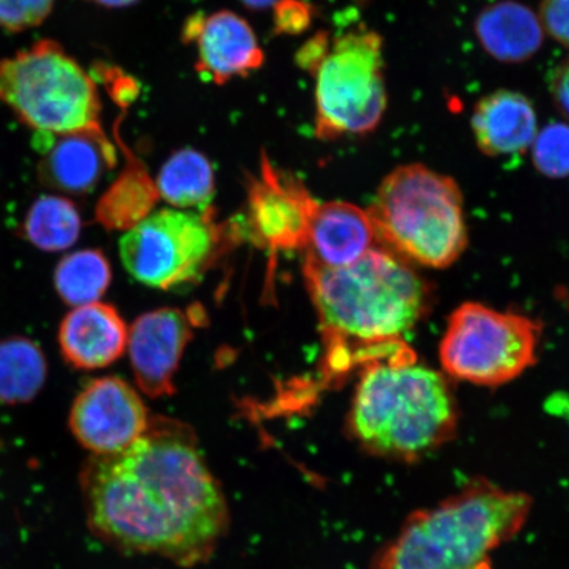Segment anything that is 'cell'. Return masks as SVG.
Listing matches in <instances>:
<instances>
[{
	"label": "cell",
	"instance_id": "6da1fadb",
	"mask_svg": "<svg viewBox=\"0 0 569 569\" xmlns=\"http://www.w3.org/2000/svg\"><path fill=\"white\" fill-rule=\"evenodd\" d=\"M81 488L91 531L126 552L194 566L210 557L229 526L224 495L194 432L173 419L151 418L123 452L92 455Z\"/></svg>",
	"mask_w": 569,
	"mask_h": 569
},
{
	"label": "cell",
	"instance_id": "7a4b0ae2",
	"mask_svg": "<svg viewBox=\"0 0 569 569\" xmlns=\"http://www.w3.org/2000/svg\"><path fill=\"white\" fill-rule=\"evenodd\" d=\"M303 274L322 333L326 383L411 352L403 338L429 311L431 290L408 262L372 248L347 267L305 264Z\"/></svg>",
	"mask_w": 569,
	"mask_h": 569
},
{
	"label": "cell",
	"instance_id": "3957f363",
	"mask_svg": "<svg viewBox=\"0 0 569 569\" xmlns=\"http://www.w3.org/2000/svg\"><path fill=\"white\" fill-rule=\"evenodd\" d=\"M347 426L366 452L416 462L457 436L458 402L446 377L409 352L362 368Z\"/></svg>",
	"mask_w": 569,
	"mask_h": 569
},
{
	"label": "cell",
	"instance_id": "277c9868",
	"mask_svg": "<svg viewBox=\"0 0 569 569\" xmlns=\"http://www.w3.org/2000/svg\"><path fill=\"white\" fill-rule=\"evenodd\" d=\"M531 509L529 495L475 479L436 507L415 511L371 569H492L493 552L517 537Z\"/></svg>",
	"mask_w": 569,
	"mask_h": 569
},
{
	"label": "cell",
	"instance_id": "5b68a950",
	"mask_svg": "<svg viewBox=\"0 0 569 569\" xmlns=\"http://www.w3.org/2000/svg\"><path fill=\"white\" fill-rule=\"evenodd\" d=\"M462 203L452 177L416 162L383 178L368 213L382 249L408 264L443 269L468 244Z\"/></svg>",
	"mask_w": 569,
	"mask_h": 569
},
{
	"label": "cell",
	"instance_id": "8992f818",
	"mask_svg": "<svg viewBox=\"0 0 569 569\" xmlns=\"http://www.w3.org/2000/svg\"><path fill=\"white\" fill-rule=\"evenodd\" d=\"M0 101L38 132L99 130L101 99L96 82L52 40L0 60Z\"/></svg>",
	"mask_w": 569,
	"mask_h": 569
},
{
	"label": "cell",
	"instance_id": "52a82bcc",
	"mask_svg": "<svg viewBox=\"0 0 569 569\" xmlns=\"http://www.w3.org/2000/svg\"><path fill=\"white\" fill-rule=\"evenodd\" d=\"M316 77V133L332 140L367 134L388 109L386 61L380 33L366 27L330 38L308 69Z\"/></svg>",
	"mask_w": 569,
	"mask_h": 569
},
{
	"label": "cell",
	"instance_id": "ba28073f",
	"mask_svg": "<svg viewBox=\"0 0 569 569\" xmlns=\"http://www.w3.org/2000/svg\"><path fill=\"white\" fill-rule=\"evenodd\" d=\"M540 333L537 320L467 302L448 319L440 362L452 379L500 387L536 365Z\"/></svg>",
	"mask_w": 569,
	"mask_h": 569
},
{
	"label": "cell",
	"instance_id": "9c48e42d",
	"mask_svg": "<svg viewBox=\"0 0 569 569\" xmlns=\"http://www.w3.org/2000/svg\"><path fill=\"white\" fill-rule=\"evenodd\" d=\"M223 229L212 213L161 210L120 240V258L134 280L156 289L196 282L222 247Z\"/></svg>",
	"mask_w": 569,
	"mask_h": 569
},
{
	"label": "cell",
	"instance_id": "30bf717a",
	"mask_svg": "<svg viewBox=\"0 0 569 569\" xmlns=\"http://www.w3.org/2000/svg\"><path fill=\"white\" fill-rule=\"evenodd\" d=\"M318 204L297 178L262 154L260 174L249 184L246 232L270 253L302 251Z\"/></svg>",
	"mask_w": 569,
	"mask_h": 569
},
{
	"label": "cell",
	"instance_id": "8fae6325",
	"mask_svg": "<svg viewBox=\"0 0 569 569\" xmlns=\"http://www.w3.org/2000/svg\"><path fill=\"white\" fill-rule=\"evenodd\" d=\"M151 417L138 391L119 377H102L77 396L69 427L77 442L94 457L128 450L144 436Z\"/></svg>",
	"mask_w": 569,
	"mask_h": 569
},
{
	"label": "cell",
	"instance_id": "7c38bea8",
	"mask_svg": "<svg viewBox=\"0 0 569 569\" xmlns=\"http://www.w3.org/2000/svg\"><path fill=\"white\" fill-rule=\"evenodd\" d=\"M201 311L163 308L147 312L128 330V351L139 388L152 398L173 395L182 355L201 323Z\"/></svg>",
	"mask_w": 569,
	"mask_h": 569
},
{
	"label": "cell",
	"instance_id": "4fadbf2b",
	"mask_svg": "<svg viewBox=\"0 0 569 569\" xmlns=\"http://www.w3.org/2000/svg\"><path fill=\"white\" fill-rule=\"evenodd\" d=\"M183 41L198 49L196 69L206 81L224 84L244 77L264 63V52L243 18L230 11L210 17H191L183 28Z\"/></svg>",
	"mask_w": 569,
	"mask_h": 569
},
{
	"label": "cell",
	"instance_id": "5bb4252c",
	"mask_svg": "<svg viewBox=\"0 0 569 569\" xmlns=\"http://www.w3.org/2000/svg\"><path fill=\"white\" fill-rule=\"evenodd\" d=\"M41 153L39 173L49 188L70 194L89 193L107 170L117 166L116 147L102 128L71 133H36Z\"/></svg>",
	"mask_w": 569,
	"mask_h": 569
},
{
	"label": "cell",
	"instance_id": "9a60e30c",
	"mask_svg": "<svg viewBox=\"0 0 569 569\" xmlns=\"http://www.w3.org/2000/svg\"><path fill=\"white\" fill-rule=\"evenodd\" d=\"M376 243V233L368 211L348 202L318 204L311 219L305 264L318 268H341L358 261Z\"/></svg>",
	"mask_w": 569,
	"mask_h": 569
},
{
	"label": "cell",
	"instance_id": "2e32d148",
	"mask_svg": "<svg viewBox=\"0 0 569 569\" xmlns=\"http://www.w3.org/2000/svg\"><path fill=\"white\" fill-rule=\"evenodd\" d=\"M59 343L71 367L94 371L124 353L128 329L116 308L98 301L69 312L60 326Z\"/></svg>",
	"mask_w": 569,
	"mask_h": 569
},
{
	"label": "cell",
	"instance_id": "e0dca14e",
	"mask_svg": "<svg viewBox=\"0 0 569 569\" xmlns=\"http://www.w3.org/2000/svg\"><path fill=\"white\" fill-rule=\"evenodd\" d=\"M471 128L483 154L508 158L530 149L538 133L537 112L522 92L500 89L475 104Z\"/></svg>",
	"mask_w": 569,
	"mask_h": 569
},
{
	"label": "cell",
	"instance_id": "ac0fdd59",
	"mask_svg": "<svg viewBox=\"0 0 569 569\" xmlns=\"http://www.w3.org/2000/svg\"><path fill=\"white\" fill-rule=\"evenodd\" d=\"M473 32L493 60L518 66L537 56L545 42L538 13L517 0H498L476 16Z\"/></svg>",
	"mask_w": 569,
	"mask_h": 569
},
{
	"label": "cell",
	"instance_id": "d6986e66",
	"mask_svg": "<svg viewBox=\"0 0 569 569\" xmlns=\"http://www.w3.org/2000/svg\"><path fill=\"white\" fill-rule=\"evenodd\" d=\"M116 138L126 156V168L99 199L96 217L104 229L127 232L151 216L160 194L142 162L124 144L119 133Z\"/></svg>",
	"mask_w": 569,
	"mask_h": 569
},
{
	"label": "cell",
	"instance_id": "ffe728a7",
	"mask_svg": "<svg viewBox=\"0 0 569 569\" xmlns=\"http://www.w3.org/2000/svg\"><path fill=\"white\" fill-rule=\"evenodd\" d=\"M156 187L174 208L206 209L216 191V177L204 154L184 148L163 163Z\"/></svg>",
	"mask_w": 569,
	"mask_h": 569
},
{
	"label": "cell",
	"instance_id": "44dd1931",
	"mask_svg": "<svg viewBox=\"0 0 569 569\" xmlns=\"http://www.w3.org/2000/svg\"><path fill=\"white\" fill-rule=\"evenodd\" d=\"M47 359L27 338L0 341V402L19 405L33 400L44 387Z\"/></svg>",
	"mask_w": 569,
	"mask_h": 569
},
{
	"label": "cell",
	"instance_id": "7402d4cb",
	"mask_svg": "<svg viewBox=\"0 0 569 569\" xmlns=\"http://www.w3.org/2000/svg\"><path fill=\"white\" fill-rule=\"evenodd\" d=\"M111 267L106 256L97 249H83L67 254L54 270V289L67 305L94 303L109 289Z\"/></svg>",
	"mask_w": 569,
	"mask_h": 569
},
{
	"label": "cell",
	"instance_id": "603a6c76",
	"mask_svg": "<svg viewBox=\"0 0 569 569\" xmlns=\"http://www.w3.org/2000/svg\"><path fill=\"white\" fill-rule=\"evenodd\" d=\"M82 220L76 204L60 196H42L24 220V234L44 252H62L76 243Z\"/></svg>",
	"mask_w": 569,
	"mask_h": 569
},
{
	"label": "cell",
	"instance_id": "cb8c5ba5",
	"mask_svg": "<svg viewBox=\"0 0 569 569\" xmlns=\"http://www.w3.org/2000/svg\"><path fill=\"white\" fill-rule=\"evenodd\" d=\"M530 149L539 173L553 180L569 177V123L555 122L538 130Z\"/></svg>",
	"mask_w": 569,
	"mask_h": 569
},
{
	"label": "cell",
	"instance_id": "d4e9b609",
	"mask_svg": "<svg viewBox=\"0 0 569 569\" xmlns=\"http://www.w3.org/2000/svg\"><path fill=\"white\" fill-rule=\"evenodd\" d=\"M54 0H0V27L20 32L39 26L53 9Z\"/></svg>",
	"mask_w": 569,
	"mask_h": 569
},
{
	"label": "cell",
	"instance_id": "484cf974",
	"mask_svg": "<svg viewBox=\"0 0 569 569\" xmlns=\"http://www.w3.org/2000/svg\"><path fill=\"white\" fill-rule=\"evenodd\" d=\"M538 17L545 33L569 48V0H542Z\"/></svg>",
	"mask_w": 569,
	"mask_h": 569
},
{
	"label": "cell",
	"instance_id": "4316f807",
	"mask_svg": "<svg viewBox=\"0 0 569 569\" xmlns=\"http://www.w3.org/2000/svg\"><path fill=\"white\" fill-rule=\"evenodd\" d=\"M274 21L277 32L300 33L311 23V9L301 0H279Z\"/></svg>",
	"mask_w": 569,
	"mask_h": 569
},
{
	"label": "cell",
	"instance_id": "83f0119b",
	"mask_svg": "<svg viewBox=\"0 0 569 569\" xmlns=\"http://www.w3.org/2000/svg\"><path fill=\"white\" fill-rule=\"evenodd\" d=\"M549 90L555 107L569 123V56L551 71Z\"/></svg>",
	"mask_w": 569,
	"mask_h": 569
},
{
	"label": "cell",
	"instance_id": "f1b7e54d",
	"mask_svg": "<svg viewBox=\"0 0 569 569\" xmlns=\"http://www.w3.org/2000/svg\"><path fill=\"white\" fill-rule=\"evenodd\" d=\"M240 2L246 4L248 9L260 11L276 4L279 0H240Z\"/></svg>",
	"mask_w": 569,
	"mask_h": 569
},
{
	"label": "cell",
	"instance_id": "f546056e",
	"mask_svg": "<svg viewBox=\"0 0 569 569\" xmlns=\"http://www.w3.org/2000/svg\"><path fill=\"white\" fill-rule=\"evenodd\" d=\"M94 2L106 7H112V9H116V7L131 6L133 3H137L138 0H94Z\"/></svg>",
	"mask_w": 569,
	"mask_h": 569
}]
</instances>
